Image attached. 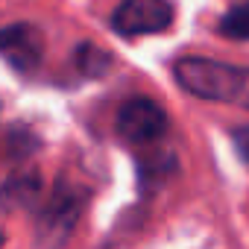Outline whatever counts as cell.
I'll list each match as a JSON object with an SVG mask.
<instances>
[{"label": "cell", "mask_w": 249, "mask_h": 249, "mask_svg": "<svg viewBox=\"0 0 249 249\" xmlns=\"http://www.w3.org/2000/svg\"><path fill=\"white\" fill-rule=\"evenodd\" d=\"M234 147L243 156V161H249V129H237L234 132Z\"/></svg>", "instance_id": "9c48e42d"}, {"label": "cell", "mask_w": 249, "mask_h": 249, "mask_svg": "<svg viewBox=\"0 0 249 249\" xmlns=\"http://www.w3.org/2000/svg\"><path fill=\"white\" fill-rule=\"evenodd\" d=\"M76 68L85 73V76H103L108 68H111V56L94 44H82L76 50Z\"/></svg>", "instance_id": "52a82bcc"}, {"label": "cell", "mask_w": 249, "mask_h": 249, "mask_svg": "<svg viewBox=\"0 0 249 249\" xmlns=\"http://www.w3.org/2000/svg\"><path fill=\"white\" fill-rule=\"evenodd\" d=\"M41 194V179L36 173H15L6 179V188H3V196H6V205H18V208H27L38 199Z\"/></svg>", "instance_id": "8992f818"}, {"label": "cell", "mask_w": 249, "mask_h": 249, "mask_svg": "<svg viewBox=\"0 0 249 249\" xmlns=\"http://www.w3.org/2000/svg\"><path fill=\"white\" fill-rule=\"evenodd\" d=\"M220 33L226 38H234V41H249V3L229 9L220 18Z\"/></svg>", "instance_id": "ba28073f"}, {"label": "cell", "mask_w": 249, "mask_h": 249, "mask_svg": "<svg viewBox=\"0 0 249 249\" xmlns=\"http://www.w3.org/2000/svg\"><path fill=\"white\" fill-rule=\"evenodd\" d=\"M173 76L188 94L199 100L249 108V68H234L202 56H182L173 65Z\"/></svg>", "instance_id": "6da1fadb"}, {"label": "cell", "mask_w": 249, "mask_h": 249, "mask_svg": "<svg viewBox=\"0 0 249 249\" xmlns=\"http://www.w3.org/2000/svg\"><path fill=\"white\" fill-rule=\"evenodd\" d=\"M173 9L167 0H123L114 12V30L123 36H150L167 30Z\"/></svg>", "instance_id": "277c9868"}, {"label": "cell", "mask_w": 249, "mask_h": 249, "mask_svg": "<svg viewBox=\"0 0 249 249\" xmlns=\"http://www.w3.org/2000/svg\"><path fill=\"white\" fill-rule=\"evenodd\" d=\"M44 53V38L30 24H12L3 30V56L15 71H33L38 68Z\"/></svg>", "instance_id": "5b68a950"}, {"label": "cell", "mask_w": 249, "mask_h": 249, "mask_svg": "<svg viewBox=\"0 0 249 249\" xmlns=\"http://www.w3.org/2000/svg\"><path fill=\"white\" fill-rule=\"evenodd\" d=\"M88 202V191L82 188H68V185H56L47 205L38 211L36 217V246L38 249H62L68 243V237L73 234L82 211Z\"/></svg>", "instance_id": "7a4b0ae2"}, {"label": "cell", "mask_w": 249, "mask_h": 249, "mask_svg": "<svg viewBox=\"0 0 249 249\" xmlns=\"http://www.w3.org/2000/svg\"><path fill=\"white\" fill-rule=\"evenodd\" d=\"M167 129V114L147 97H132L117 111V132L132 144H150Z\"/></svg>", "instance_id": "3957f363"}]
</instances>
